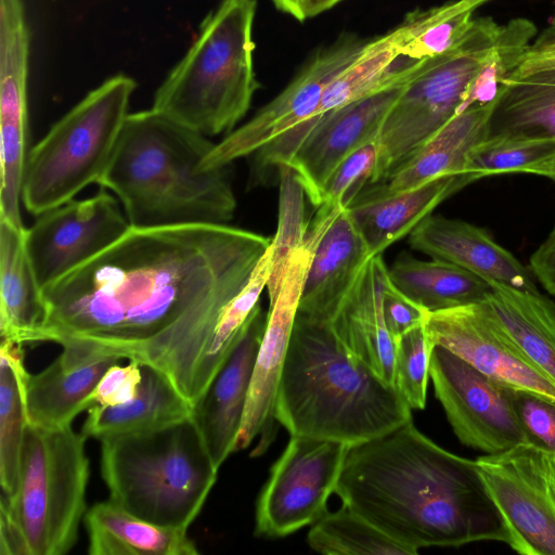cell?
<instances>
[{
    "label": "cell",
    "mask_w": 555,
    "mask_h": 555,
    "mask_svg": "<svg viewBox=\"0 0 555 555\" xmlns=\"http://www.w3.org/2000/svg\"><path fill=\"white\" fill-rule=\"evenodd\" d=\"M122 358L113 354H80L65 350L43 371L28 374L26 408L28 424L41 428L72 425L92 408L90 396L104 373Z\"/></svg>",
    "instance_id": "24"
},
{
    "label": "cell",
    "mask_w": 555,
    "mask_h": 555,
    "mask_svg": "<svg viewBox=\"0 0 555 555\" xmlns=\"http://www.w3.org/2000/svg\"><path fill=\"white\" fill-rule=\"evenodd\" d=\"M335 494L343 505L417 552L508 540L475 460L441 448L413 420L351 446Z\"/></svg>",
    "instance_id": "2"
},
{
    "label": "cell",
    "mask_w": 555,
    "mask_h": 555,
    "mask_svg": "<svg viewBox=\"0 0 555 555\" xmlns=\"http://www.w3.org/2000/svg\"><path fill=\"white\" fill-rule=\"evenodd\" d=\"M424 327L433 346L444 347L501 385L555 402V383L502 335L480 302L428 311Z\"/></svg>",
    "instance_id": "18"
},
{
    "label": "cell",
    "mask_w": 555,
    "mask_h": 555,
    "mask_svg": "<svg viewBox=\"0 0 555 555\" xmlns=\"http://www.w3.org/2000/svg\"><path fill=\"white\" fill-rule=\"evenodd\" d=\"M537 35V26L526 17L501 25L496 41L469 83L459 113L493 101L502 81L516 69Z\"/></svg>",
    "instance_id": "36"
},
{
    "label": "cell",
    "mask_w": 555,
    "mask_h": 555,
    "mask_svg": "<svg viewBox=\"0 0 555 555\" xmlns=\"http://www.w3.org/2000/svg\"><path fill=\"white\" fill-rule=\"evenodd\" d=\"M507 393L528 441L555 453V402L521 389Z\"/></svg>",
    "instance_id": "40"
},
{
    "label": "cell",
    "mask_w": 555,
    "mask_h": 555,
    "mask_svg": "<svg viewBox=\"0 0 555 555\" xmlns=\"http://www.w3.org/2000/svg\"><path fill=\"white\" fill-rule=\"evenodd\" d=\"M499 98L500 91L493 101L455 114L380 181L369 185L376 192L390 194L442 176H466L470 152L490 134Z\"/></svg>",
    "instance_id": "23"
},
{
    "label": "cell",
    "mask_w": 555,
    "mask_h": 555,
    "mask_svg": "<svg viewBox=\"0 0 555 555\" xmlns=\"http://www.w3.org/2000/svg\"><path fill=\"white\" fill-rule=\"evenodd\" d=\"M409 244L414 250L456 264L489 284L538 291L528 268L487 231L466 221L430 215L409 234Z\"/></svg>",
    "instance_id": "21"
},
{
    "label": "cell",
    "mask_w": 555,
    "mask_h": 555,
    "mask_svg": "<svg viewBox=\"0 0 555 555\" xmlns=\"http://www.w3.org/2000/svg\"><path fill=\"white\" fill-rule=\"evenodd\" d=\"M319 231L297 314L327 323L372 258L346 204L319 206Z\"/></svg>",
    "instance_id": "19"
},
{
    "label": "cell",
    "mask_w": 555,
    "mask_h": 555,
    "mask_svg": "<svg viewBox=\"0 0 555 555\" xmlns=\"http://www.w3.org/2000/svg\"><path fill=\"white\" fill-rule=\"evenodd\" d=\"M86 439L72 425L27 424L15 495L2 504L18 527L29 555H64L78 539L87 513L89 460Z\"/></svg>",
    "instance_id": "8"
},
{
    "label": "cell",
    "mask_w": 555,
    "mask_h": 555,
    "mask_svg": "<svg viewBox=\"0 0 555 555\" xmlns=\"http://www.w3.org/2000/svg\"><path fill=\"white\" fill-rule=\"evenodd\" d=\"M307 540L311 548L326 555H415L418 553L391 539L345 505L336 512H327L315 521Z\"/></svg>",
    "instance_id": "35"
},
{
    "label": "cell",
    "mask_w": 555,
    "mask_h": 555,
    "mask_svg": "<svg viewBox=\"0 0 555 555\" xmlns=\"http://www.w3.org/2000/svg\"><path fill=\"white\" fill-rule=\"evenodd\" d=\"M364 43L357 37L344 36L315 53L282 92L215 144L202 162V169L224 167L251 156L312 117L324 88L358 56Z\"/></svg>",
    "instance_id": "17"
},
{
    "label": "cell",
    "mask_w": 555,
    "mask_h": 555,
    "mask_svg": "<svg viewBox=\"0 0 555 555\" xmlns=\"http://www.w3.org/2000/svg\"><path fill=\"white\" fill-rule=\"evenodd\" d=\"M387 272L382 255L372 257L327 324L352 358L396 386V346L383 314Z\"/></svg>",
    "instance_id": "22"
},
{
    "label": "cell",
    "mask_w": 555,
    "mask_h": 555,
    "mask_svg": "<svg viewBox=\"0 0 555 555\" xmlns=\"http://www.w3.org/2000/svg\"><path fill=\"white\" fill-rule=\"evenodd\" d=\"M22 344L0 345V485L1 496L10 501L16 493L21 455L28 424L26 380Z\"/></svg>",
    "instance_id": "32"
},
{
    "label": "cell",
    "mask_w": 555,
    "mask_h": 555,
    "mask_svg": "<svg viewBox=\"0 0 555 555\" xmlns=\"http://www.w3.org/2000/svg\"><path fill=\"white\" fill-rule=\"evenodd\" d=\"M91 555H196L186 530L164 527L127 512L109 499L85 515Z\"/></svg>",
    "instance_id": "28"
},
{
    "label": "cell",
    "mask_w": 555,
    "mask_h": 555,
    "mask_svg": "<svg viewBox=\"0 0 555 555\" xmlns=\"http://www.w3.org/2000/svg\"><path fill=\"white\" fill-rule=\"evenodd\" d=\"M141 380L142 370L139 362L130 361L127 365L114 364L104 373L91 393V405L122 404L137 396Z\"/></svg>",
    "instance_id": "41"
},
{
    "label": "cell",
    "mask_w": 555,
    "mask_h": 555,
    "mask_svg": "<svg viewBox=\"0 0 555 555\" xmlns=\"http://www.w3.org/2000/svg\"><path fill=\"white\" fill-rule=\"evenodd\" d=\"M423 63L401 55L392 30L376 37L365 42L358 56L327 83L317 111L309 119L408 82Z\"/></svg>",
    "instance_id": "30"
},
{
    "label": "cell",
    "mask_w": 555,
    "mask_h": 555,
    "mask_svg": "<svg viewBox=\"0 0 555 555\" xmlns=\"http://www.w3.org/2000/svg\"><path fill=\"white\" fill-rule=\"evenodd\" d=\"M341 1L343 0H302L305 20L317 16L332 9Z\"/></svg>",
    "instance_id": "47"
},
{
    "label": "cell",
    "mask_w": 555,
    "mask_h": 555,
    "mask_svg": "<svg viewBox=\"0 0 555 555\" xmlns=\"http://www.w3.org/2000/svg\"><path fill=\"white\" fill-rule=\"evenodd\" d=\"M404 83L391 86L294 127L253 154L255 181L287 167L317 208L325 183L338 165L360 146L377 140L383 122Z\"/></svg>",
    "instance_id": "10"
},
{
    "label": "cell",
    "mask_w": 555,
    "mask_h": 555,
    "mask_svg": "<svg viewBox=\"0 0 555 555\" xmlns=\"http://www.w3.org/2000/svg\"><path fill=\"white\" fill-rule=\"evenodd\" d=\"M490 285L481 306L519 353L555 383V302L539 291Z\"/></svg>",
    "instance_id": "26"
},
{
    "label": "cell",
    "mask_w": 555,
    "mask_h": 555,
    "mask_svg": "<svg viewBox=\"0 0 555 555\" xmlns=\"http://www.w3.org/2000/svg\"><path fill=\"white\" fill-rule=\"evenodd\" d=\"M490 0H453L409 13L392 31L402 56L423 63L452 50L470 28L477 8Z\"/></svg>",
    "instance_id": "34"
},
{
    "label": "cell",
    "mask_w": 555,
    "mask_h": 555,
    "mask_svg": "<svg viewBox=\"0 0 555 555\" xmlns=\"http://www.w3.org/2000/svg\"><path fill=\"white\" fill-rule=\"evenodd\" d=\"M521 173L544 177L555 181V151L538 162L528 165Z\"/></svg>",
    "instance_id": "46"
},
{
    "label": "cell",
    "mask_w": 555,
    "mask_h": 555,
    "mask_svg": "<svg viewBox=\"0 0 555 555\" xmlns=\"http://www.w3.org/2000/svg\"><path fill=\"white\" fill-rule=\"evenodd\" d=\"M100 441L109 500L146 521L188 530L219 470L193 414Z\"/></svg>",
    "instance_id": "5"
},
{
    "label": "cell",
    "mask_w": 555,
    "mask_h": 555,
    "mask_svg": "<svg viewBox=\"0 0 555 555\" xmlns=\"http://www.w3.org/2000/svg\"><path fill=\"white\" fill-rule=\"evenodd\" d=\"M130 227L119 201L104 188L37 216L25 230V246L41 288L106 249Z\"/></svg>",
    "instance_id": "15"
},
{
    "label": "cell",
    "mask_w": 555,
    "mask_h": 555,
    "mask_svg": "<svg viewBox=\"0 0 555 555\" xmlns=\"http://www.w3.org/2000/svg\"><path fill=\"white\" fill-rule=\"evenodd\" d=\"M215 144L153 108L129 113L98 184L133 228L228 224L236 208L230 165L201 166Z\"/></svg>",
    "instance_id": "3"
},
{
    "label": "cell",
    "mask_w": 555,
    "mask_h": 555,
    "mask_svg": "<svg viewBox=\"0 0 555 555\" xmlns=\"http://www.w3.org/2000/svg\"><path fill=\"white\" fill-rule=\"evenodd\" d=\"M266 323L267 314L259 306L234 350L193 408V416L218 469L235 449Z\"/></svg>",
    "instance_id": "20"
},
{
    "label": "cell",
    "mask_w": 555,
    "mask_h": 555,
    "mask_svg": "<svg viewBox=\"0 0 555 555\" xmlns=\"http://www.w3.org/2000/svg\"><path fill=\"white\" fill-rule=\"evenodd\" d=\"M378 157L376 140L348 155L334 170L324 185L320 206L348 204L371 182Z\"/></svg>",
    "instance_id": "39"
},
{
    "label": "cell",
    "mask_w": 555,
    "mask_h": 555,
    "mask_svg": "<svg viewBox=\"0 0 555 555\" xmlns=\"http://www.w3.org/2000/svg\"><path fill=\"white\" fill-rule=\"evenodd\" d=\"M429 377L454 435L482 454L529 442L512 406L507 387L442 346L435 345Z\"/></svg>",
    "instance_id": "14"
},
{
    "label": "cell",
    "mask_w": 555,
    "mask_h": 555,
    "mask_svg": "<svg viewBox=\"0 0 555 555\" xmlns=\"http://www.w3.org/2000/svg\"><path fill=\"white\" fill-rule=\"evenodd\" d=\"M428 310L412 301L390 282L388 272L383 287V314L393 341L424 324Z\"/></svg>",
    "instance_id": "42"
},
{
    "label": "cell",
    "mask_w": 555,
    "mask_h": 555,
    "mask_svg": "<svg viewBox=\"0 0 555 555\" xmlns=\"http://www.w3.org/2000/svg\"><path fill=\"white\" fill-rule=\"evenodd\" d=\"M278 10L293 16L297 21H305L302 0H272Z\"/></svg>",
    "instance_id": "48"
},
{
    "label": "cell",
    "mask_w": 555,
    "mask_h": 555,
    "mask_svg": "<svg viewBox=\"0 0 555 555\" xmlns=\"http://www.w3.org/2000/svg\"><path fill=\"white\" fill-rule=\"evenodd\" d=\"M395 385L411 410H423L434 347L424 324L401 336L395 341Z\"/></svg>",
    "instance_id": "38"
},
{
    "label": "cell",
    "mask_w": 555,
    "mask_h": 555,
    "mask_svg": "<svg viewBox=\"0 0 555 555\" xmlns=\"http://www.w3.org/2000/svg\"><path fill=\"white\" fill-rule=\"evenodd\" d=\"M500 29L501 25L490 16L474 18L452 50L420 66L383 122L370 184L380 181L459 113L466 90L494 46Z\"/></svg>",
    "instance_id": "9"
},
{
    "label": "cell",
    "mask_w": 555,
    "mask_h": 555,
    "mask_svg": "<svg viewBox=\"0 0 555 555\" xmlns=\"http://www.w3.org/2000/svg\"><path fill=\"white\" fill-rule=\"evenodd\" d=\"M552 68H555V25H548L537 35L509 76H524Z\"/></svg>",
    "instance_id": "43"
},
{
    "label": "cell",
    "mask_w": 555,
    "mask_h": 555,
    "mask_svg": "<svg viewBox=\"0 0 555 555\" xmlns=\"http://www.w3.org/2000/svg\"><path fill=\"white\" fill-rule=\"evenodd\" d=\"M135 80H104L59 119L29 151L22 203L39 216L74 199L104 173L129 114Z\"/></svg>",
    "instance_id": "7"
},
{
    "label": "cell",
    "mask_w": 555,
    "mask_h": 555,
    "mask_svg": "<svg viewBox=\"0 0 555 555\" xmlns=\"http://www.w3.org/2000/svg\"><path fill=\"white\" fill-rule=\"evenodd\" d=\"M469 183L467 176H442L390 194L369 185L346 206L374 257L410 234L439 204Z\"/></svg>",
    "instance_id": "25"
},
{
    "label": "cell",
    "mask_w": 555,
    "mask_h": 555,
    "mask_svg": "<svg viewBox=\"0 0 555 555\" xmlns=\"http://www.w3.org/2000/svg\"><path fill=\"white\" fill-rule=\"evenodd\" d=\"M25 230L0 220V336L22 345L35 343L47 314Z\"/></svg>",
    "instance_id": "27"
},
{
    "label": "cell",
    "mask_w": 555,
    "mask_h": 555,
    "mask_svg": "<svg viewBox=\"0 0 555 555\" xmlns=\"http://www.w3.org/2000/svg\"><path fill=\"white\" fill-rule=\"evenodd\" d=\"M318 236V229L310 227L306 238L288 251L282 270L267 286V323L234 452L246 449L259 438L250 453L258 456L274 438L279 384Z\"/></svg>",
    "instance_id": "13"
},
{
    "label": "cell",
    "mask_w": 555,
    "mask_h": 555,
    "mask_svg": "<svg viewBox=\"0 0 555 555\" xmlns=\"http://www.w3.org/2000/svg\"><path fill=\"white\" fill-rule=\"evenodd\" d=\"M275 417L291 435L354 446L412 421V410L396 386L351 357L327 323L297 314Z\"/></svg>",
    "instance_id": "4"
},
{
    "label": "cell",
    "mask_w": 555,
    "mask_h": 555,
    "mask_svg": "<svg viewBox=\"0 0 555 555\" xmlns=\"http://www.w3.org/2000/svg\"><path fill=\"white\" fill-rule=\"evenodd\" d=\"M141 364L142 380L131 400L112 406L88 410L81 434L104 437L158 427L193 414V406L159 370Z\"/></svg>",
    "instance_id": "29"
},
{
    "label": "cell",
    "mask_w": 555,
    "mask_h": 555,
    "mask_svg": "<svg viewBox=\"0 0 555 555\" xmlns=\"http://www.w3.org/2000/svg\"><path fill=\"white\" fill-rule=\"evenodd\" d=\"M555 151V139L508 131L490 132L470 152L465 175L472 182L501 173H521Z\"/></svg>",
    "instance_id": "37"
},
{
    "label": "cell",
    "mask_w": 555,
    "mask_h": 555,
    "mask_svg": "<svg viewBox=\"0 0 555 555\" xmlns=\"http://www.w3.org/2000/svg\"><path fill=\"white\" fill-rule=\"evenodd\" d=\"M475 463L506 528V544L521 555H555V453L524 442Z\"/></svg>",
    "instance_id": "11"
},
{
    "label": "cell",
    "mask_w": 555,
    "mask_h": 555,
    "mask_svg": "<svg viewBox=\"0 0 555 555\" xmlns=\"http://www.w3.org/2000/svg\"><path fill=\"white\" fill-rule=\"evenodd\" d=\"M256 11L257 0H222L211 10L157 88L152 108L206 137L231 132L259 88L253 62Z\"/></svg>",
    "instance_id": "6"
},
{
    "label": "cell",
    "mask_w": 555,
    "mask_h": 555,
    "mask_svg": "<svg viewBox=\"0 0 555 555\" xmlns=\"http://www.w3.org/2000/svg\"><path fill=\"white\" fill-rule=\"evenodd\" d=\"M0 554L1 555H29L24 538L9 514L0 504Z\"/></svg>",
    "instance_id": "45"
},
{
    "label": "cell",
    "mask_w": 555,
    "mask_h": 555,
    "mask_svg": "<svg viewBox=\"0 0 555 555\" xmlns=\"http://www.w3.org/2000/svg\"><path fill=\"white\" fill-rule=\"evenodd\" d=\"M271 238L229 224L130 229L42 288L36 341L164 373L194 408L230 354L219 327Z\"/></svg>",
    "instance_id": "1"
},
{
    "label": "cell",
    "mask_w": 555,
    "mask_h": 555,
    "mask_svg": "<svg viewBox=\"0 0 555 555\" xmlns=\"http://www.w3.org/2000/svg\"><path fill=\"white\" fill-rule=\"evenodd\" d=\"M30 31L22 0H0V220L24 228L21 203L28 158Z\"/></svg>",
    "instance_id": "16"
},
{
    "label": "cell",
    "mask_w": 555,
    "mask_h": 555,
    "mask_svg": "<svg viewBox=\"0 0 555 555\" xmlns=\"http://www.w3.org/2000/svg\"><path fill=\"white\" fill-rule=\"evenodd\" d=\"M491 128L490 132L555 139V68L506 77Z\"/></svg>",
    "instance_id": "33"
},
{
    "label": "cell",
    "mask_w": 555,
    "mask_h": 555,
    "mask_svg": "<svg viewBox=\"0 0 555 555\" xmlns=\"http://www.w3.org/2000/svg\"><path fill=\"white\" fill-rule=\"evenodd\" d=\"M550 25H555V13H554V15L552 16V18L550 21Z\"/></svg>",
    "instance_id": "49"
},
{
    "label": "cell",
    "mask_w": 555,
    "mask_h": 555,
    "mask_svg": "<svg viewBox=\"0 0 555 555\" xmlns=\"http://www.w3.org/2000/svg\"><path fill=\"white\" fill-rule=\"evenodd\" d=\"M351 446L291 435L256 504L255 533L282 538L312 525L327 511Z\"/></svg>",
    "instance_id": "12"
},
{
    "label": "cell",
    "mask_w": 555,
    "mask_h": 555,
    "mask_svg": "<svg viewBox=\"0 0 555 555\" xmlns=\"http://www.w3.org/2000/svg\"><path fill=\"white\" fill-rule=\"evenodd\" d=\"M529 270L541 286L555 296V221L546 238L531 255Z\"/></svg>",
    "instance_id": "44"
},
{
    "label": "cell",
    "mask_w": 555,
    "mask_h": 555,
    "mask_svg": "<svg viewBox=\"0 0 555 555\" xmlns=\"http://www.w3.org/2000/svg\"><path fill=\"white\" fill-rule=\"evenodd\" d=\"M388 276L399 292L428 311L477 304L491 291L488 282L456 264L408 253L397 257Z\"/></svg>",
    "instance_id": "31"
}]
</instances>
